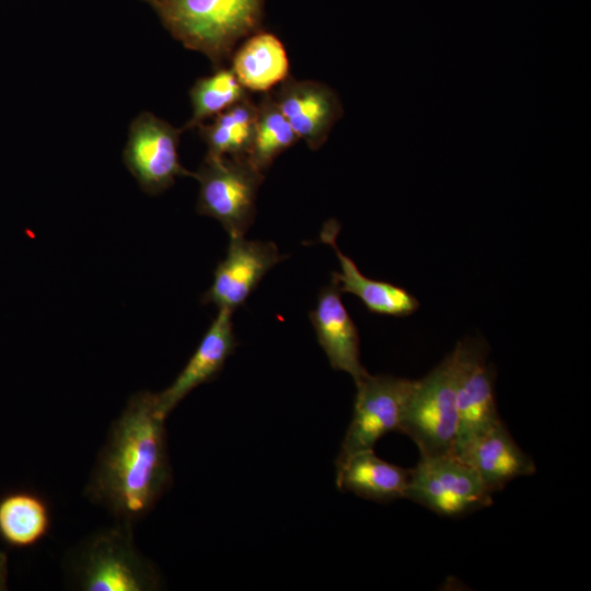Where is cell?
<instances>
[{
    "instance_id": "6da1fadb",
    "label": "cell",
    "mask_w": 591,
    "mask_h": 591,
    "mask_svg": "<svg viewBox=\"0 0 591 591\" xmlns=\"http://www.w3.org/2000/svg\"><path fill=\"white\" fill-rule=\"evenodd\" d=\"M164 422L157 393L141 391L108 430L84 494L116 521L146 517L172 483Z\"/></svg>"
},
{
    "instance_id": "7a4b0ae2",
    "label": "cell",
    "mask_w": 591,
    "mask_h": 591,
    "mask_svg": "<svg viewBox=\"0 0 591 591\" xmlns=\"http://www.w3.org/2000/svg\"><path fill=\"white\" fill-rule=\"evenodd\" d=\"M162 24L186 48L215 63L258 28L264 0H147Z\"/></svg>"
},
{
    "instance_id": "3957f363",
    "label": "cell",
    "mask_w": 591,
    "mask_h": 591,
    "mask_svg": "<svg viewBox=\"0 0 591 591\" xmlns=\"http://www.w3.org/2000/svg\"><path fill=\"white\" fill-rule=\"evenodd\" d=\"M67 575L77 590L153 591L161 577L134 543L132 524L100 530L79 544L67 559Z\"/></svg>"
},
{
    "instance_id": "277c9868",
    "label": "cell",
    "mask_w": 591,
    "mask_h": 591,
    "mask_svg": "<svg viewBox=\"0 0 591 591\" xmlns=\"http://www.w3.org/2000/svg\"><path fill=\"white\" fill-rule=\"evenodd\" d=\"M457 360L454 349L427 375L413 380L398 431L420 456L453 455L457 433Z\"/></svg>"
},
{
    "instance_id": "5b68a950",
    "label": "cell",
    "mask_w": 591,
    "mask_h": 591,
    "mask_svg": "<svg viewBox=\"0 0 591 591\" xmlns=\"http://www.w3.org/2000/svg\"><path fill=\"white\" fill-rule=\"evenodd\" d=\"M199 183L198 213L218 220L229 236H244L255 216L263 173L247 159L207 153L193 173Z\"/></svg>"
},
{
    "instance_id": "8992f818",
    "label": "cell",
    "mask_w": 591,
    "mask_h": 591,
    "mask_svg": "<svg viewBox=\"0 0 591 591\" xmlns=\"http://www.w3.org/2000/svg\"><path fill=\"white\" fill-rule=\"evenodd\" d=\"M405 499L437 514L456 518L490 506L493 494L456 456H420L410 470Z\"/></svg>"
},
{
    "instance_id": "52a82bcc",
    "label": "cell",
    "mask_w": 591,
    "mask_h": 591,
    "mask_svg": "<svg viewBox=\"0 0 591 591\" xmlns=\"http://www.w3.org/2000/svg\"><path fill=\"white\" fill-rule=\"evenodd\" d=\"M457 360V433L453 455L459 456L475 440L501 422L495 399V369L487 362L488 347L466 338L454 348Z\"/></svg>"
},
{
    "instance_id": "ba28073f",
    "label": "cell",
    "mask_w": 591,
    "mask_h": 591,
    "mask_svg": "<svg viewBox=\"0 0 591 591\" xmlns=\"http://www.w3.org/2000/svg\"><path fill=\"white\" fill-rule=\"evenodd\" d=\"M412 384L413 380L370 373L356 383L354 414L335 462L336 467L354 453L373 449L384 434L398 431Z\"/></svg>"
},
{
    "instance_id": "9c48e42d",
    "label": "cell",
    "mask_w": 591,
    "mask_h": 591,
    "mask_svg": "<svg viewBox=\"0 0 591 591\" xmlns=\"http://www.w3.org/2000/svg\"><path fill=\"white\" fill-rule=\"evenodd\" d=\"M182 131L149 112L140 113L131 121L123 158L126 167L149 195L167 189L176 177L193 176L178 158Z\"/></svg>"
},
{
    "instance_id": "30bf717a",
    "label": "cell",
    "mask_w": 591,
    "mask_h": 591,
    "mask_svg": "<svg viewBox=\"0 0 591 591\" xmlns=\"http://www.w3.org/2000/svg\"><path fill=\"white\" fill-rule=\"evenodd\" d=\"M274 242L231 236L227 255L216 267L205 304L234 311L243 305L263 277L282 258Z\"/></svg>"
},
{
    "instance_id": "8fae6325",
    "label": "cell",
    "mask_w": 591,
    "mask_h": 591,
    "mask_svg": "<svg viewBox=\"0 0 591 591\" xmlns=\"http://www.w3.org/2000/svg\"><path fill=\"white\" fill-rule=\"evenodd\" d=\"M271 95L299 139L312 150L323 146L343 115L337 94L320 82L287 78Z\"/></svg>"
},
{
    "instance_id": "7c38bea8",
    "label": "cell",
    "mask_w": 591,
    "mask_h": 591,
    "mask_svg": "<svg viewBox=\"0 0 591 591\" xmlns=\"http://www.w3.org/2000/svg\"><path fill=\"white\" fill-rule=\"evenodd\" d=\"M232 313L228 309H219L186 366L169 387L157 393L158 413L163 418L166 419L194 389L215 379L233 354L237 343Z\"/></svg>"
},
{
    "instance_id": "4fadbf2b",
    "label": "cell",
    "mask_w": 591,
    "mask_h": 591,
    "mask_svg": "<svg viewBox=\"0 0 591 591\" xmlns=\"http://www.w3.org/2000/svg\"><path fill=\"white\" fill-rule=\"evenodd\" d=\"M310 318L331 367L348 373L355 383L363 379L369 372L360 361L358 329L334 281L321 290Z\"/></svg>"
},
{
    "instance_id": "5bb4252c",
    "label": "cell",
    "mask_w": 591,
    "mask_h": 591,
    "mask_svg": "<svg viewBox=\"0 0 591 591\" xmlns=\"http://www.w3.org/2000/svg\"><path fill=\"white\" fill-rule=\"evenodd\" d=\"M339 229L336 220H329L321 231V240L334 248L339 262L340 271L332 274V281L339 292L356 296L374 314L412 315L419 306L418 300L402 287L364 276L355 262L338 248L336 237Z\"/></svg>"
},
{
    "instance_id": "9a60e30c",
    "label": "cell",
    "mask_w": 591,
    "mask_h": 591,
    "mask_svg": "<svg viewBox=\"0 0 591 591\" xmlns=\"http://www.w3.org/2000/svg\"><path fill=\"white\" fill-rule=\"evenodd\" d=\"M456 457L477 473L491 494L518 477L536 472L534 461L518 445L502 421Z\"/></svg>"
},
{
    "instance_id": "2e32d148",
    "label": "cell",
    "mask_w": 591,
    "mask_h": 591,
    "mask_svg": "<svg viewBox=\"0 0 591 591\" xmlns=\"http://www.w3.org/2000/svg\"><path fill=\"white\" fill-rule=\"evenodd\" d=\"M409 474L410 470L389 463L368 449L336 467V485L368 500L390 502L405 498Z\"/></svg>"
},
{
    "instance_id": "e0dca14e",
    "label": "cell",
    "mask_w": 591,
    "mask_h": 591,
    "mask_svg": "<svg viewBox=\"0 0 591 591\" xmlns=\"http://www.w3.org/2000/svg\"><path fill=\"white\" fill-rule=\"evenodd\" d=\"M231 69L245 90L266 92L288 78L289 60L278 37L257 32L235 53Z\"/></svg>"
},
{
    "instance_id": "ac0fdd59",
    "label": "cell",
    "mask_w": 591,
    "mask_h": 591,
    "mask_svg": "<svg viewBox=\"0 0 591 591\" xmlns=\"http://www.w3.org/2000/svg\"><path fill=\"white\" fill-rule=\"evenodd\" d=\"M47 501L31 490H13L0 497V538L11 547L26 548L39 543L49 532Z\"/></svg>"
},
{
    "instance_id": "d6986e66",
    "label": "cell",
    "mask_w": 591,
    "mask_h": 591,
    "mask_svg": "<svg viewBox=\"0 0 591 591\" xmlns=\"http://www.w3.org/2000/svg\"><path fill=\"white\" fill-rule=\"evenodd\" d=\"M257 105L248 96L201 124L200 135L208 152L215 155L246 159L255 134Z\"/></svg>"
},
{
    "instance_id": "ffe728a7",
    "label": "cell",
    "mask_w": 591,
    "mask_h": 591,
    "mask_svg": "<svg viewBox=\"0 0 591 591\" xmlns=\"http://www.w3.org/2000/svg\"><path fill=\"white\" fill-rule=\"evenodd\" d=\"M299 140L273 95L265 94L257 105L255 134L247 161L263 173L280 153Z\"/></svg>"
},
{
    "instance_id": "44dd1931",
    "label": "cell",
    "mask_w": 591,
    "mask_h": 591,
    "mask_svg": "<svg viewBox=\"0 0 591 591\" xmlns=\"http://www.w3.org/2000/svg\"><path fill=\"white\" fill-rule=\"evenodd\" d=\"M192 116L183 130L199 127L233 104L247 97L232 69L221 68L211 76L198 79L189 91Z\"/></svg>"
},
{
    "instance_id": "7402d4cb",
    "label": "cell",
    "mask_w": 591,
    "mask_h": 591,
    "mask_svg": "<svg viewBox=\"0 0 591 591\" xmlns=\"http://www.w3.org/2000/svg\"><path fill=\"white\" fill-rule=\"evenodd\" d=\"M147 1V0H146Z\"/></svg>"
}]
</instances>
